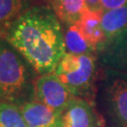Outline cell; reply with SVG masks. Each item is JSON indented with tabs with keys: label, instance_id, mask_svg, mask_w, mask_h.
I'll use <instances>...</instances> for the list:
<instances>
[{
	"label": "cell",
	"instance_id": "cell-7",
	"mask_svg": "<svg viewBox=\"0 0 127 127\" xmlns=\"http://www.w3.org/2000/svg\"><path fill=\"white\" fill-rule=\"evenodd\" d=\"M103 11H91L87 9L82 14L78 27L87 41L96 51H102L107 40L102 27Z\"/></svg>",
	"mask_w": 127,
	"mask_h": 127
},
{
	"label": "cell",
	"instance_id": "cell-1",
	"mask_svg": "<svg viewBox=\"0 0 127 127\" xmlns=\"http://www.w3.org/2000/svg\"><path fill=\"white\" fill-rule=\"evenodd\" d=\"M41 75L53 73L66 54L59 17L46 5H33L0 36Z\"/></svg>",
	"mask_w": 127,
	"mask_h": 127
},
{
	"label": "cell",
	"instance_id": "cell-12",
	"mask_svg": "<svg viewBox=\"0 0 127 127\" xmlns=\"http://www.w3.org/2000/svg\"><path fill=\"white\" fill-rule=\"evenodd\" d=\"M64 43L66 53L73 55L93 54L95 49L87 41L82 31L76 24L67 25L64 31Z\"/></svg>",
	"mask_w": 127,
	"mask_h": 127
},
{
	"label": "cell",
	"instance_id": "cell-6",
	"mask_svg": "<svg viewBox=\"0 0 127 127\" xmlns=\"http://www.w3.org/2000/svg\"><path fill=\"white\" fill-rule=\"evenodd\" d=\"M27 127H61V114L38 100H30L20 105Z\"/></svg>",
	"mask_w": 127,
	"mask_h": 127
},
{
	"label": "cell",
	"instance_id": "cell-3",
	"mask_svg": "<svg viewBox=\"0 0 127 127\" xmlns=\"http://www.w3.org/2000/svg\"><path fill=\"white\" fill-rule=\"evenodd\" d=\"M94 54L73 55L66 53L54 73L75 97L89 95L96 77Z\"/></svg>",
	"mask_w": 127,
	"mask_h": 127
},
{
	"label": "cell",
	"instance_id": "cell-4",
	"mask_svg": "<svg viewBox=\"0 0 127 127\" xmlns=\"http://www.w3.org/2000/svg\"><path fill=\"white\" fill-rule=\"evenodd\" d=\"M34 95L36 100L59 114H62L68 104L75 98L54 72L42 74L35 80Z\"/></svg>",
	"mask_w": 127,
	"mask_h": 127
},
{
	"label": "cell",
	"instance_id": "cell-9",
	"mask_svg": "<svg viewBox=\"0 0 127 127\" xmlns=\"http://www.w3.org/2000/svg\"><path fill=\"white\" fill-rule=\"evenodd\" d=\"M112 115L120 127H127V81L117 79L107 91Z\"/></svg>",
	"mask_w": 127,
	"mask_h": 127
},
{
	"label": "cell",
	"instance_id": "cell-13",
	"mask_svg": "<svg viewBox=\"0 0 127 127\" xmlns=\"http://www.w3.org/2000/svg\"><path fill=\"white\" fill-rule=\"evenodd\" d=\"M86 9L85 0H59L54 11L61 22L72 25L79 22Z\"/></svg>",
	"mask_w": 127,
	"mask_h": 127
},
{
	"label": "cell",
	"instance_id": "cell-16",
	"mask_svg": "<svg viewBox=\"0 0 127 127\" xmlns=\"http://www.w3.org/2000/svg\"><path fill=\"white\" fill-rule=\"evenodd\" d=\"M87 9L91 11H103L101 0H85Z\"/></svg>",
	"mask_w": 127,
	"mask_h": 127
},
{
	"label": "cell",
	"instance_id": "cell-15",
	"mask_svg": "<svg viewBox=\"0 0 127 127\" xmlns=\"http://www.w3.org/2000/svg\"><path fill=\"white\" fill-rule=\"evenodd\" d=\"M103 11L117 9L127 5V0H101Z\"/></svg>",
	"mask_w": 127,
	"mask_h": 127
},
{
	"label": "cell",
	"instance_id": "cell-11",
	"mask_svg": "<svg viewBox=\"0 0 127 127\" xmlns=\"http://www.w3.org/2000/svg\"><path fill=\"white\" fill-rule=\"evenodd\" d=\"M32 7V0H0V36Z\"/></svg>",
	"mask_w": 127,
	"mask_h": 127
},
{
	"label": "cell",
	"instance_id": "cell-10",
	"mask_svg": "<svg viewBox=\"0 0 127 127\" xmlns=\"http://www.w3.org/2000/svg\"><path fill=\"white\" fill-rule=\"evenodd\" d=\"M102 27L107 41L127 30V5L103 11Z\"/></svg>",
	"mask_w": 127,
	"mask_h": 127
},
{
	"label": "cell",
	"instance_id": "cell-5",
	"mask_svg": "<svg viewBox=\"0 0 127 127\" xmlns=\"http://www.w3.org/2000/svg\"><path fill=\"white\" fill-rule=\"evenodd\" d=\"M103 120L89 100L75 97L61 114V127H101Z\"/></svg>",
	"mask_w": 127,
	"mask_h": 127
},
{
	"label": "cell",
	"instance_id": "cell-2",
	"mask_svg": "<svg viewBox=\"0 0 127 127\" xmlns=\"http://www.w3.org/2000/svg\"><path fill=\"white\" fill-rule=\"evenodd\" d=\"M30 67L18 51L0 39V101L21 105L30 101L34 92Z\"/></svg>",
	"mask_w": 127,
	"mask_h": 127
},
{
	"label": "cell",
	"instance_id": "cell-17",
	"mask_svg": "<svg viewBox=\"0 0 127 127\" xmlns=\"http://www.w3.org/2000/svg\"><path fill=\"white\" fill-rule=\"evenodd\" d=\"M41 1L44 5L50 7L51 9H53V10H54V9L56 8L57 4L59 3V0H41Z\"/></svg>",
	"mask_w": 127,
	"mask_h": 127
},
{
	"label": "cell",
	"instance_id": "cell-14",
	"mask_svg": "<svg viewBox=\"0 0 127 127\" xmlns=\"http://www.w3.org/2000/svg\"><path fill=\"white\" fill-rule=\"evenodd\" d=\"M0 127H27L20 107L0 101Z\"/></svg>",
	"mask_w": 127,
	"mask_h": 127
},
{
	"label": "cell",
	"instance_id": "cell-8",
	"mask_svg": "<svg viewBox=\"0 0 127 127\" xmlns=\"http://www.w3.org/2000/svg\"><path fill=\"white\" fill-rule=\"evenodd\" d=\"M102 53V61L117 71L127 73V30L106 42Z\"/></svg>",
	"mask_w": 127,
	"mask_h": 127
}]
</instances>
